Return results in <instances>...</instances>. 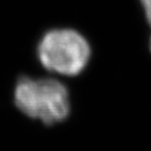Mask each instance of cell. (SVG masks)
<instances>
[{
	"instance_id": "obj_2",
	"label": "cell",
	"mask_w": 151,
	"mask_h": 151,
	"mask_svg": "<svg viewBox=\"0 0 151 151\" xmlns=\"http://www.w3.org/2000/svg\"><path fill=\"white\" fill-rule=\"evenodd\" d=\"M38 61L47 71L64 77L83 73L90 59L91 46L82 33L70 27L45 32L36 48Z\"/></svg>"
},
{
	"instance_id": "obj_4",
	"label": "cell",
	"mask_w": 151,
	"mask_h": 151,
	"mask_svg": "<svg viewBox=\"0 0 151 151\" xmlns=\"http://www.w3.org/2000/svg\"><path fill=\"white\" fill-rule=\"evenodd\" d=\"M149 50L151 52V35H150V38H149Z\"/></svg>"
},
{
	"instance_id": "obj_1",
	"label": "cell",
	"mask_w": 151,
	"mask_h": 151,
	"mask_svg": "<svg viewBox=\"0 0 151 151\" xmlns=\"http://www.w3.org/2000/svg\"><path fill=\"white\" fill-rule=\"evenodd\" d=\"M17 109L46 126L62 123L71 110L69 91L56 78L21 77L13 91Z\"/></svg>"
},
{
	"instance_id": "obj_3",
	"label": "cell",
	"mask_w": 151,
	"mask_h": 151,
	"mask_svg": "<svg viewBox=\"0 0 151 151\" xmlns=\"http://www.w3.org/2000/svg\"><path fill=\"white\" fill-rule=\"evenodd\" d=\"M143 11H144V16L146 18L147 23L151 27V0H139Z\"/></svg>"
}]
</instances>
